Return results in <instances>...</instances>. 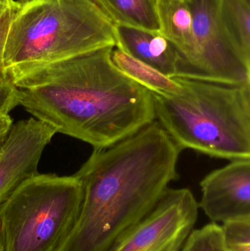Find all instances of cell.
<instances>
[{"mask_svg": "<svg viewBox=\"0 0 250 251\" xmlns=\"http://www.w3.org/2000/svg\"><path fill=\"white\" fill-rule=\"evenodd\" d=\"M116 26L160 31L158 0H97Z\"/></svg>", "mask_w": 250, "mask_h": 251, "instance_id": "cell-14", "label": "cell"}, {"mask_svg": "<svg viewBox=\"0 0 250 251\" xmlns=\"http://www.w3.org/2000/svg\"><path fill=\"white\" fill-rule=\"evenodd\" d=\"M20 5L15 0H9L7 5L0 13V82L10 80L4 72L3 55L10 23Z\"/></svg>", "mask_w": 250, "mask_h": 251, "instance_id": "cell-17", "label": "cell"}, {"mask_svg": "<svg viewBox=\"0 0 250 251\" xmlns=\"http://www.w3.org/2000/svg\"><path fill=\"white\" fill-rule=\"evenodd\" d=\"M199 207L211 222L250 217V159H234L201 182Z\"/></svg>", "mask_w": 250, "mask_h": 251, "instance_id": "cell-9", "label": "cell"}, {"mask_svg": "<svg viewBox=\"0 0 250 251\" xmlns=\"http://www.w3.org/2000/svg\"><path fill=\"white\" fill-rule=\"evenodd\" d=\"M15 1H17L18 3H19L20 4H23L25 3L29 2V1H32V0H15Z\"/></svg>", "mask_w": 250, "mask_h": 251, "instance_id": "cell-21", "label": "cell"}, {"mask_svg": "<svg viewBox=\"0 0 250 251\" xmlns=\"http://www.w3.org/2000/svg\"><path fill=\"white\" fill-rule=\"evenodd\" d=\"M159 32L170 41L179 54L176 77H182L194 52L193 13L190 0H158Z\"/></svg>", "mask_w": 250, "mask_h": 251, "instance_id": "cell-11", "label": "cell"}, {"mask_svg": "<svg viewBox=\"0 0 250 251\" xmlns=\"http://www.w3.org/2000/svg\"><path fill=\"white\" fill-rule=\"evenodd\" d=\"M12 126L13 120L9 115H0V143L4 140Z\"/></svg>", "mask_w": 250, "mask_h": 251, "instance_id": "cell-19", "label": "cell"}, {"mask_svg": "<svg viewBox=\"0 0 250 251\" xmlns=\"http://www.w3.org/2000/svg\"><path fill=\"white\" fill-rule=\"evenodd\" d=\"M107 47L38 69L15 82L20 105L40 122L94 149L156 121L152 93L120 72Z\"/></svg>", "mask_w": 250, "mask_h": 251, "instance_id": "cell-1", "label": "cell"}, {"mask_svg": "<svg viewBox=\"0 0 250 251\" xmlns=\"http://www.w3.org/2000/svg\"><path fill=\"white\" fill-rule=\"evenodd\" d=\"M199 204L187 188H167L154 209L108 251H180L193 230Z\"/></svg>", "mask_w": 250, "mask_h": 251, "instance_id": "cell-6", "label": "cell"}, {"mask_svg": "<svg viewBox=\"0 0 250 251\" xmlns=\"http://www.w3.org/2000/svg\"><path fill=\"white\" fill-rule=\"evenodd\" d=\"M57 131L31 118L12 126L0 143V205L24 181L38 175L45 148Z\"/></svg>", "mask_w": 250, "mask_h": 251, "instance_id": "cell-8", "label": "cell"}, {"mask_svg": "<svg viewBox=\"0 0 250 251\" xmlns=\"http://www.w3.org/2000/svg\"><path fill=\"white\" fill-rule=\"evenodd\" d=\"M245 1H246L247 3H248V4H250V0H245Z\"/></svg>", "mask_w": 250, "mask_h": 251, "instance_id": "cell-22", "label": "cell"}, {"mask_svg": "<svg viewBox=\"0 0 250 251\" xmlns=\"http://www.w3.org/2000/svg\"><path fill=\"white\" fill-rule=\"evenodd\" d=\"M176 78L180 94L151 93L156 121L177 146L211 157L250 159V83Z\"/></svg>", "mask_w": 250, "mask_h": 251, "instance_id": "cell-4", "label": "cell"}, {"mask_svg": "<svg viewBox=\"0 0 250 251\" xmlns=\"http://www.w3.org/2000/svg\"><path fill=\"white\" fill-rule=\"evenodd\" d=\"M8 1L9 0H0V13L2 11L3 9L5 7V6L7 5Z\"/></svg>", "mask_w": 250, "mask_h": 251, "instance_id": "cell-20", "label": "cell"}, {"mask_svg": "<svg viewBox=\"0 0 250 251\" xmlns=\"http://www.w3.org/2000/svg\"><path fill=\"white\" fill-rule=\"evenodd\" d=\"M217 21L227 44L250 65V4L245 0H218Z\"/></svg>", "mask_w": 250, "mask_h": 251, "instance_id": "cell-12", "label": "cell"}, {"mask_svg": "<svg viewBox=\"0 0 250 251\" xmlns=\"http://www.w3.org/2000/svg\"><path fill=\"white\" fill-rule=\"evenodd\" d=\"M116 47L166 76L176 77L179 54L161 32L125 26H116Z\"/></svg>", "mask_w": 250, "mask_h": 251, "instance_id": "cell-10", "label": "cell"}, {"mask_svg": "<svg viewBox=\"0 0 250 251\" xmlns=\"http://www.w3.org/2000/svg\"><path fill=\"white\" fill-rule=\"evenodd\" d=\"M222 230L229 251H250V217L223 223Z\"/></svg>", "mask_w": 250, "mask_h": 251, "instance_id": "cell-16", "label": "cell"}, {"mask_svg": "<svg viewBox=\"0 0 250 251\" xmlns=\"http://www.w3.org/2000/svg\"><path fill=\"white\" fill-rule=\"evenodd\" d=\"M117 45L116 25L97 0H32L10 23L4 72L15 83L49 65Z\"/></svg>", "mask_w": 250, "mask_h": 251, "instance_id": "cell-3", "label": "cell"}, {"mask_svg": "<svg viewBox=\"0 0 250 251\" xmlns=\"http://www.w3.org/2000/svg\"><path fill=\"white\" fill-rule=\"evenodd\" d=\"M0 251H1V247H0Z\"/></svg>", "mask_w": 250, "mask_h": 251, "instance_id": "cell-23", "label": "cell"}, {"mask_svg": "<svg viewBox=\"0 0 250 251\" xmlns=\"http://www.w3.org/2000/svg\"><path fill=\"white\" fill-rule=\"evenodd\" d=\"M112 60L116 67L135 82L154 94L178 95L182 85L176 77H169L146 63L134 58L118 47L112 51Z\"/></svg>", "mask_w": 250, "mask_h": 251, "instance_id": "cell-13", "label": "cell"}, {"mask_svg": "<svg viewBox=\"0 0 250 251\" xmlns=\"http://www.w3.org/2000/svg\"><path fill=\"white\" fill-rule=\"evenodd\" d=\"M20 105V94L17 87L10 80L0 82V115H9Z\"/></svg>", "mask_w": 250, "mask_h": 251, "instance_id": "cell-18", "label": "cell"}, {"mask_svg": "<svg viewBox=\"0 0 250 251\" xmlns=\"http://www.w3.org/2000/svg\"><path fill=\"white\" fill-rule=\"evenodd\" d=\"M83 192L74 175L40 174L0 205L1 251H59L80 212Z\"/></svg>", "mask_w": 250, "mask_h": 251, "instance_id": "cell-5", "label": "cell"}, {"mask_svg": "<svg viewBox=\"0 0 250 251\" xmlns=\"http://www.w3.org/2000/svg\"><path fill=\"white\" fill-rule=\"evenodd\" d=\"M180 251H229L225 244L221 226L211 222L193 229Z\"/></svg>", "mask_w": 250, "mask_h": 251, "instance_id": "cell-15", "label": "cell"}, {"mask_svg": "<svg viewBox=\"0 0 250 251\" xmlns=\"http://www.w3.org/2000/svg\"><path fill=\"white\" fill-rule=\"evenodd\" d=\"M194 52L182 78L218 83H250V65L225 39L217 21L218 0H190Z\"/></svg>", "mask_w": 250, "mask_h": 251, "instance_id": "cell-7", "label": "cell"}, {"mask_svg": "<svg viewBox=\"0 0 250 251\" xmlns=\"http://www.w3.org/2000/svg\"><path fill=\"white\" fill-rule=\"evenodd\" d=\"M182 149L157 121L94 149L74 174L83 192L76 224L59 251H108L179 178Z\"/></svg>", "mask_w": 250, "mask_h": 251, "instance_id": "cell-2", "label": "cell"}]
</instances>
